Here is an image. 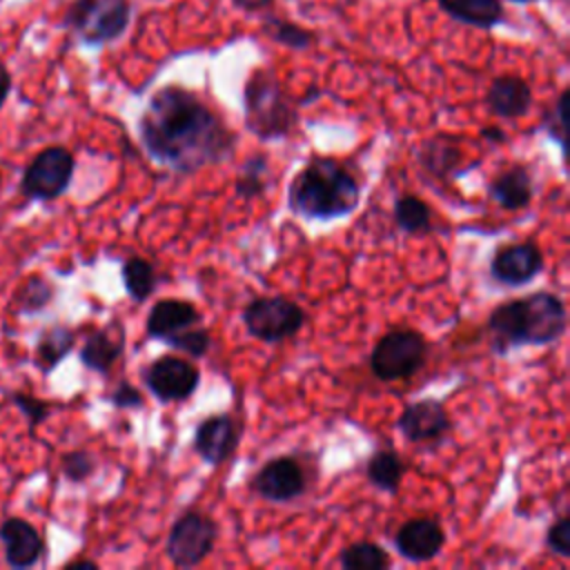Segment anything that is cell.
I'll return each instance as SVG.
<instances>
[{
  "instance_id": "obj_23",
  "label": "cell",
  "mask_w": 570,
  "mask_h": 570,
  "mask_svg": "<svg viewBox=\"0 0 570 570\" xmlns=\"http://www.w3.org/2000/svg\"><path fill=\"white\" fill-rule=\"evenodd\" d=\"M405 474V463L396 450H376L365 463L367 481L387 494H396Z\"/></svg>"
},
{
  "instance_id": "obj_6",
  "label": "cell",
  "mask_w": 570,
  "mask_h": 570,
  "mask_svg": "<svg viewBox=\"0 0 570 570\" xmlns=\"http://www.w3.org/2000/svg\"><path fill=\"white\" fill-rule=\"evenodd\" d=\"M131 18L129 0H73L67 9L65 24L91 47L118 40Z\"/></svg>"
},
{
  "instance_id": "obj_8",
  "label": "cell",
  "mask_w": 570,
  "mask_h": 570,
  "mask_svg": "<svg viewBox=\"0 0 570 570\" xmlns=\"http://www.w3.org/2000/svg\"><path fill=\"white\" fill-rule=\"evenodd\" d=\"M218 539V523L205 512H183L169 528L165 554L176 568H196L214 550Z\"/></svg>"
},
{
  "instance_id": "obj_19",
  "label": "cell",
  "mask_w": 570,
  "mask_h": 570,
  "mask_svg": "<svg viewBox=\"0 0 570 570\" xmlns=\"http://www.w3.org/2000/svg\"><path fill=\"white\" fill-rule=\"evenodd\" d=\"M485 105L499 118H521L532 107V89L519 76H497L488 87Z\"/></svg>"
},
{
  "instance_id": "obj_31",
  "label": "cell",
  "mask_w": 570,
  "mask_h": 570,
  "mask_svg": "<svg viewBox=\"0 0 570 570\" xmlns=\"http://www.w3.org/2000/svg\"><path fill=\"white\" fill-rule=\"evenodd\" d=\"M51 296H53L51 283L45 281V278H40V276H31V278L22 285V289H20V294H18V307H20V312H27V314L40 312L42 307L49 305Z\"/></svg>"
},
{
  "instance_id": "obj_16",
  "label": "cell",
  "mask_w": 570,
  "mask_h": 570,
  "mask_svg": "<svg viewBox=\"0 0 570 570\" xmlns=\"http://www.w3.org/2000/svg\"><path fill=\"white\" fill-rule=\"evenodd\" d=\"M0 541L4 548V559L11 568H31L45 552V541L40 532L24 519L9 517L0 525Z\"/></svg>"
},
{
  "instance_id": "obj_18",
  "label": "cell",
  "mask_w": 570,
  "mask_h": 570,
  "mask_svg": "<svg viewBox=\"0 0 570 570\" xmlns=\"http://www.w3.org/2000/svg\"><path fill=\"white\" fill-rule=\"evenodd\" d=\"M198 323H200V312L196 309L194 303L185 298H160L158 303L151 305L147 314L145 332L149 338L165 343L174 334Z\"/></svg>"
},
{
  "instance_id": "obj_7",
  "label": "cell",
  "mask_w": 570,
  "mask_h": 570,
  "mask_svg": "<svg viewBox=\"0 0 570 570\" xmlns=\"http://www.w3.org/2000/svg\"><path fill=\"white\" fill-rule=\"evenodd\" d=\"M305 312L285 296H258L243 307L240 321L245 332L263 343H281L292 338L305 325Z\"/></svg>"
},
{
  "instance_id": "obj_33",
  "label": "cell",
  "mask_w": 570,
  "mask_h": 570,
  "mask_svg": "<svg viewBox=\"0 0 570 570\" xmlns=\"http://www.w3.org/2000/svg\"><path fill=\"white\" fill-rule=\"evenodd\" d=\"M568 96H570V91H568V89H563V91L557 96V100H554L552 109L546 114V129H548L550 138H554V142H557L561 149H566V114H568Z\"/></svg>"
},
{
  "instance_id": "obj_1",
  "label": "cell",
  "mask_w": 570,
  "mask_h": 570,
  "mask_svg": "<svg viewBox=\"0 0 570 570\" xmlns=\"http://www.w3.org/2000/svg\"><path fill=\"white\" fill-rule=\"evenodd\" d=\"M145 151L176 174H196L234 154V134L194 91L167 85L147 102L138 120Z\"/></svg>"
},
{
  "instance_id": "obj_10",
  "label": "cell",
  "mask_w": 570,
  "mask_h": 570,
  "mask_svg": "<svg viewBox=\"0 0 570 570\" xmlns=\"http://www.w3.org/2000/svg\"><path fill=\"white\" fill-rule=\"evenodd\" d=\"M142 383L160 403L187 401L200 385V370L185 356L163 354L142 370Z\"/></svg>"
},
{
  "instance_id": "obj_40",
  "label": "cell",
  "mask_w": 570,
  "mask_h": 570,
  "mask_svg": "<svg viewBox=\"0 0 570 570\" xmlns=\"http://www.w3.org/2000/svg\"><path fill=\"white\" fill-rule=\"evenodd\" d=\"M69 570H96L98 563L96 561H89V559H78V561H71L67 563Z\"/></svg>"
},
{
  "instance_id": "obj_25",
  "label": "cell",
  "mask_w": 570,
  "mask_h": 570,
  "mask_svg": "<svg viewBox=\"0 0 570 570\" xmlns=\"http://www.w3.org/2000/svg\"><path fill=\"white\" fill-rule=\"evenodd\" d=\"M120 276H122L125 292L136 303H145L156 292V285H158L156 267L142 256H129L122 263Z\"/></svg>"
},
{
  "instance_id": "obj_22",
  "label": "cell",
  "mask_w": 570,
  "mask_h": 570,
  "mask_svg": "<svg viewBox=\"0 0 570 570\" xmlns=\"http://www.w3.org/2000/svg\"><path fill=\"white\" fill-rule=\"evenodd\" d=\"M439 9L461 24L492 29L503 22L501 0H436Z\"/></svg>"
},
{
  "instance_id": "obj_41",
  "label": "cell",
  "mask_w": 570,
  "mask_h": 570,
  "mask_svg": "<svg viewBox=\"0 0 570 570\" xmlns=\"http://www.w3.org/2000/svg\"><path fill=\"white\" fill-rule=\"evenodd\" d=\"M510 2H517V4H530V2H537V0H510Z\"/></svg>"
},
{
  "instance_id": "obj_34",
  "label": "cell",
  "mask_w": 570,
  "mask_h": 570,
  "mask_svg": "<svg viewBox=\"0 0 570 570\" xmlns=\"http://www.w3.org/2000/svg\"><path fill=\"white\" fill-rule=\"evenodd\" d=\"M546 548L559 559L570 557V517H559L546 532Z\"/></svg>"
},
{
  "instance_id": "obj_14",
  "label": "cell",
  "mask_w": 570,
  "mask_h": 570,
  "mask_svg": "<svg viewBox=\"0 0 570 570\" xmlns=\"http://www.w3.org/2000/svg\"><path fill=\"white\" fill-rule=\"evenodd\" d=\"M396 428L410 443H430L443 439L450 432L452 421L441 401L421 399L405 405V410L396 419Z\"/></svg>"
},
{
  "instance_id": "obj_37",
  "label": "cell",
  "mask_w": 570,
  "mask_h": 570,
  "mask_svg": "<svg viewBox=\"0 0 570 570\" xmlns=\"http://www.w3.org/2000/svg\"><path fill=\"white\" fill-rule=\"evenodd\" d=\"M232 4L243 11H263V9H269L274 0H232Z\"/></svg>"
},
{
  "instance_id": "obj_9",
  "label": "cell",
  "mask_w": 570,
  "mask_h": 570,
  "mask_svg": "<svg viewBox=\"0 0 570 570\" xmlns=\"http://www.w3.org/2000/svg\"><path fill=\"white\" fill-rule=\"evenodd\" d=\"M76 160L65 147L42 149L24 169L20 189L33 200H53L67 191L71 185Z\"/></svg>"
},
{
  "instance_id": "obj_11",
  "label": "cell",
  "mask_w": 570,
  "mask_h": 570,
  "mask_svg": "<svg viewBox=\"0 0 570 570\" xmlns=\"http://www.w3.org/2000/svg\"><path fill=\"white\" fill-rule=\"evenodd\" d=\"M249 485L269 503H289L307 490V476L298 459L281 454L263 463Z\"/></svg>"
},
{
  "instance_id": "obj_4",
  "label": "cell",
  "mask_w": 570,
  "mask_h": 570,
  "mask_svg": "<svg viewBox=\"0 0 570 570\" xmlns=\"http://www.w3.org/2000/svg\"><path fill=\"white\" fill-rule=\"evenodd\" d=\"M245 127L261 140H278L294 131L296 107L269 69H256L243 89Z\"/></svg>"
},
{
  "instance_id": "obj_36",
  "label": "cell",
  "mask_w": 570,
  "mask_h": 570,
  "mask_svg": "<svg viewBox=\"0 0 570 570\" xmlns=\"http://www.w3.org/2000/svg\"><path fill=\"white\" fill-rule=\"evenodd\" d=\"M109 403H111L114 407H118V410H136V407H142L145 399H142V394H140L138 387H134V385L127 383V381H120V383L111 390Z\"/></svg>"
},
{
  "instance_id": "obj_28",
  "label": "cell",
  "mask_w": 570,
  "mask_h": 570,
  "mask_svg": "<svg viewBox=\"0 0 570 570\" xmlns=\"http://www.w3.org/2000/svg\"><path fill=\"white\" fill-rule=\"evenodd\" d=\"M269 174V163L263 154H256V156H249L238 176H236V183H234V194L238 198H258L265 189H267V183H265V176Z\"/></svg>"
},
{
  "instance_id": "obj_20",
  "label": "cell",
  "mask_w": 570,
  "mask_h": 570,
  "mask_svg": "<svg viewBox=\"0 0 570 570\" xmlns=\"http://www.w3.org/2000/svg\"><path fill=\"white\" fill-rule=\"evenodd\" d=\"M488 196L505 212L525 209L534 196L532 176H530L528 167L512 165V167L499 171L488 185Z\"/></svg>"
},
{
  "instance_id": "obj_13",
  "label": "cell",
  "mask_w": 570,
  "mask_h": 570,
  "mask_svg": "<svg viewBox=\"0 0 570 570\" xmlns=\"http://www.w3.org/2000/svg\"><path fill=\"white\" fill-rule=\"evenodd\" d=\"M543 269V254L534 243H510L501 245L490 258V276L499 285L519 287Z\"/></svg>"
},
{
  "instance_id": "obj_24",
  "label": "cell",
  "mask_w": 570,
  "mask_h": 570,
  "mask_svg": "<svg viewBox=\"0 0 570 570\" xmlns=\"http://www.w3.org/2000/svg\"><path fill=\"white\" fill-rule=\"evenodd\" d=\"M76 343V332L67 325H51L47 327L36 343V363L38 367L49 374L73 347Z\"/></svg>"
},
{
  "instance_id": "obj_35",
  "label": "cell",
  "mask_w": 570,
  "mask_h": 570,
  "mask_svg": "<svg viewBox=\"0 0 570 570\" xmlns=\"http://www.w3.org/2000/svg\"><path fill=\"white\" fill-rule=\"evenodd\" d=\"M11 401L20 407V412L27 416L29 425L36 428L40 421H45L49 414H51V405L42 399H36L31 394H24V392H16L11 396Z\"/></svg>"
},
{
  "instance_id": "obj_32",
  "label": "cell",
  "mask_w": 570,
  "mask_h": 570,
  "mask_svg": "<svg viewBox=\"0 0 570 570\" xmlns=\"http://www.w3.org/2000/svg\"><path fill=\"white\" fill-rule=\"evenodd\" d=\"M60 468L69 481L82 483L85 479H89L96 472V456L89 450H71V452L62 454Z\"/></svg>"
},
{
  "instance_id": "obj_29",
  "label": "cell",
  "mask_w": 570,
  "mask_h": 570,
  "mask_svg": "<svg viewBox=\"0 0 570 570\" xmlns=\"http://www.w3.org/2000/svg\"><path fill=\"white\" fill-rule=\"evenodd\" d=\"M265 33L274 42H278L283 47H289V49H296V51L307 49L314 40L309 31H305L303 27H298L289 20H283V18H267L265 20Z\"/></svg>"
},
{
  "instance_id": "obj_15",
  "label": "cell",
  "mask_w": 570,
  "mask_h": 570,
  "mask_svg": "<svg viewBox=\"0 0 570 570\" xmlns=\"http://www.w3.org/2000/svg\"><path fill=\"white\" fill-rule=\"evenodd\" d=\"M445 543V532L436 519L416 517L407 519L394 532L396 552L412 563H425L439 557Z\"/></svg>"
},
{
  "instance_id": "obj_17",
  "label": "cell",
  "mask_w": 570,
  "mask_h": 570,
  "mask_svg": "<svg viewBox=\"0 0 570 570\" xmlns=\"http://www.w3.org/2000/svg\"><path fill=\"white\" fill-rule=\"evenodd\" d=\"M125 352V327L118 318L107 323L105 327L94 330L82 347H80V363L98 374H109L111 367Z\"/></svg>"
},
{
  "instance_id": "obj_5",
  "label": "cell",
  "mask_w": 570,
  "mask_h": 570,
  "mask_svg": "<svg viewBox=\"0 0 570 570\" xmlns=\"http://www.w3.org/2000/svg\"><path fill=\"white\" fill-rule=\"evenodd\" d=\"M428 358V341L416 330H392L370 352V372L383 383L412 379Z\"/></svg>"
},
{
  "instance_id": "obj_26",
  "label": "cell",
  "mask_w": 570,
  "mask_h": 570,
  "mask_svg": "<svg viewBox=\"0 0 570 570\" xmlns=\"http://www.w3.org/2000/svg\"><path fill=\"white\" fill-rule=\"evenodd\" d=\"M394 223L405 234H428L432 227V212L419 196L403 194L394 200Z\"/></svg>"
},
{
  "instance_id": "obj_27",
  "label": "cell",
  "mask_w": 570,
  "mask_h": 570,
  "mask_svg": "<svg viewBox=\"0 0 570 570\" xmlns=\"http://www.w3.org/2000/svg\"><path fill=\"white\" fill-rule=\"evenodd\" d=\"M338 566L343 570H385L390 554L374 541H354L341 550Z\"/></svg>"
},
{
  "instance_id": "obj_12",
  "label": "cell",
  "mask_w": 570,
  "mask_h": 570,
  "mask_svg": "<svg viewBox=\"0 0 570 570\" xmlns=\"http://www.w3.org/2000/svg\"><path fill=\"white\" fill-rule=\"evenodd\" d=\"M240 441V425L238 421L223 412V414H209L205 416L194 432L191 445L194 452L209 465H223L236 454Z\"/></svg>"
},
{
  "instance_id": "obj_2",
  "label": "cell",
  "mask_w": 570,
  "mask_h": 570,
  "mask_svg": "<svg viewBox=\"0 0 570 570\" xmlns=\"http://www.w3.org/2000/svg\"><path fill=\"white\" fill-rule=\"evenodd\" d=\"M568 312L563 301L552 292H532L521 298L497 305L485 323L490 347L497 356H505L523 345H550L563 332Z\"/></svg>"
},
{
  "instance_id": "obj_38",
  "label": "cell",
  "mask_w": 570,
  "mask_h": 570,
  "mask_svg": "<svg viewBox=\"0 0 570 570\" xmlns=\"http://www.w3.org/2000/svg\"><path fill=\"white\" fill-rule=\"evenodd\" d=\"M9 91H11V76H9L7 67L0 62V107L4 105Z\"/></svg>"
},
{
  "instance_id": "obj_39",
  "label": "cell",
  "mask_w": 570,
  "mask_h": 570,
  "mask_svg": "<svg viewBox=\"0 0 570 570\" xmlns=\"http://www.w3.org/2000/svg\"><path fill=\"white\" fill-rule=\"evenodd\" d=\"M481 138L488 142H505V134L499 127H483Z\"/></svg>"
},
{
  "instance_id": "obj_30",
  "label": "cell",
  "mask_w": 570,
  "mask_h": 570,
  "mask_svg": "<svg viewBox=\"0 0 570 570\" xmlns=\"http://www.w3.org/2000/svg\"><path fill=\"white\" fill-rule=\"evenodd\" d=\"M165 343H167L169 347L178 350L180 354H187V356H191V358H203V356L209 352V347H212V336H209V332H207L205 327L191 325V327H187V330L174 334V336L167 338Z\"/></svg>"
},
{
  "instance_id": "obj_3",
  "label": "cell",
  "mask_w": 570,
  "mask_h": 570,
  "mask_svg": "<svg viewBox=\"0 0 570 570\" xmlns=\"http://www.w3.org/2000/svg\"><path fill=\"white\" fill-rule=\"evenodd\" d=\"M361 200V183L336 158H312L287 185V207L307 220L350 216Z\"/></svg>"
},
{
  "instance_id": "obj_21",
  "label": "cell",
  "mask_w": 570,
  "mask_h": 570,
  "mask_svg": "<svg viewBox=\"0 0 570 570\" xmlns=\"http://www.w3.org/2000/svg\"><path fill=\"white\" fill-rule=\"evenodd\" d=\"M416 158L430 176L445 183L461 174L463 151L456 140H452L448 136H436V138L423 140L421 149L416 151Z\"/></svg>"
}]
</instances>
